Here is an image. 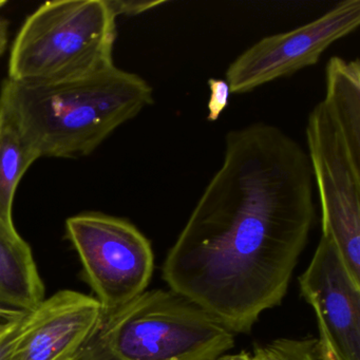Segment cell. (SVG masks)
<instances>
[{
	"label": "cell",
	"mask_w": 360,
	"mask_h": 360,
	"mask_svg": "<svg viewBox=\"0 0 360 360\" xmlns=\"http://www.w3.org/2000/svg\"><path fill=\"white\" fill-rule=\"evenodd\" d=\"M315 219L304 149L280 128L229 132L224 157L168 252L170 290L235 334L281 303Z\"/></svg>",
	"instance_id": "cell-1"
},
{
	"label": "cell",
	"mask_w": 360,
	"mask_h": 360,
	"mask_svg": "<svg viewBox=\"0 0 360 360\" xmlns=\"http://www.w3.org/2000/svg\"><path fill=\"white\" fill-rule=\"evenodd\" d=\"M153 103L151 86L115 65L81 79L46 85L7 79L0 90V106L39 158L89 155Z\"/></svg>",
	"instance_id": "cell-2"
},
{
	"label": "cell",
	"mask_w": 360,
	"mask_h": 360,
	"mask_svg": "<svg viewBox=\"0 0 360 360\" xmlns=\"http://www.w3.org/2000/svg\"><path fill=\"white\" fill-rule=\"evenodd\" d=\"M235 335L174 290H145L103 319L75 360H214Z\"/></svg>",
	"instance_id": "cell-3"
},
{
	"label": "cell",
	"mask_w": 360,
	"mask_h": 360,
	"mask_svg": "<svg viewBox=\"0 0 360 360\" xmlns=\"http://www.w3.org/2000/svg\"><path fill=\"white\" fill-rule=\"evenodd\" d=\"M117 18L106 0L43 4L20 28L8 79L46 85L81 79L115 66Z\"/></svg>",
	"instance_id": "cell-4"
},
{
	"label": "cell",
	"mask_w": 360,
	"mask_h": 360,
	"mask_svg": "<svg viewBox=\"0 0 360 360\" xmlns=\"http://www.w3.org/2000/svg\"><path fill=\"white\" fill-rule=\"evenodd\" d=\"M66 235L96 292L103 319L146 290L155 256L149 240L129 221L86 212L66 221Z\"/></svg>",
	"instance_id": "cell-5"
},
{
	"label": "cell",
	"mask_w": 360,
	"mask_h": 360,
	"mask_svg": "<svg viewBox=\"0 0 360 360\" xmlns=\"http://www.w3.org/2000/svg\"><path fill=\"white\" fill-rule=\"evenodd\" d=\"M305 134L319 193L322 236L330 238L360 284V157L351 150L323 102L309 113Z\"/></svg>",
	"instance_id": "cell-6"
},
{
	"label": "cell",
	"mask_w": 360,
	"mask_h": 360,
	"mask_svg": "<svg viewBox=\"0 0 360 360\" xmlns=\"http://www.w3.org/2000/svg\"><path fill=\"white\" fill-rule=\"evenodd\" d=\"M359 25L360 0H345L309 24L264 37L229 65L225 77L231 94H248L317 64L330 46Z\"/></svg>",
	"instance_id": "cell-7"
},
{
	"label": "cell",
	"mask_w": 360,
	"mask_h": 360,
	"mask_svg": "<svg viewBox=\"0 0 360 360\" xmlns=\"http://www.w3.org/2000/svg\"><path fill=\"white\" fill-rule=\"evenodd\" d=\"M299 285L317 318L319 340L334 360H360V284L334 243L321 236Z\"/></svg>",
	"instance_id": "cell-8"
},
{
	"label": "cell",
	"mask_w": 360,
	"mask_h": 360,
	"mask_svg": "<svg viewBox=\"0 0 360 360\" xmlns=\"http://www.w3.org/2000/svg\"><path fill=\"white\" fill-rule=\"evenodd\" d=\"M100 303L75 290H60L29 311L8 360H75L102 323Z\"/></svg>",
	"instance_id": "cell-9"
},
{
	"label": "cell",
	"mask_w": 360,
	"mask_h": 360,
	"mask_svg": "<svg viewBox=\"0 0 360 360\" xmlns=\"http://www.w3.org/2000/svg\"><path fill=\"white\" fill-rule=\"evenodd\" d=\"M45 300L32 250L14 225L0 220V305L30 311Z\"/></svg>",
	"instance_id": "cell-10"
},
{
	"label": "cell",
	"mask_w": 360,
	"mask_h": 360,
	"mask_svg": "<svg viewBox=\"0 0 360 360\" xmlns=\"http://www.w3.org/2000/svg\"><path fill=\"white\" fill-rule=\"evenodd\" d=\"M322 102L338 125L351 150L360 157V64L332 56L326 68Z\"/></svg>",
	"instance_id": "cell-11"
},
{
	"label": "cell",
	"mask_w": 360,
	"mask_h": 360,
	"mask_svg": "<svg viewBox=\"0 0 360 360\" xmlns=\"http://www.w3.org/2000/svg\"><path fill=\"white\" fill-rule=\"evenodd\" d=\"M41 159L4 107L0 106V220L13 223L16 189L29 168Z\"/></svg>",
	"instance_id": "cell-12"
},
{
	"label": "cell",
	"mask_w": 360,
	"mask_h": 360,
	"mask_svg": "<svg viewBox=\"0 0 360 360\" xmlns=\"http://www.w3.org/2000/svg\"><path fill=\"white\" fill-rule=\"evenodd\" d=\"M256 360H334L321 341L314 337L279 338L252 352Z\"/></svg>",
	"instance_id": "cell-13"
},
{
	"label": "cell",
	"mask_w": 360,
	"mask_h": 360,
	"mask_svg": "<svg viewBox=\"0 0 360 360\" xmlns=\"http://www.w3.org/2000/svg\"><path fill=\"white\" fill-rule=\"evenodd\" d=\"M208 86L210 96L207 104V120L210 122H216L220 117L221 113L229 106L231 89L224 79H210Z\"/></svg>",
	"instance_id": "cell-14"
},
{
	"label": "cell",
	"mask_w": 360,
	"mask_h": 360,
	"mask_svg": "<svg viewBox=\"0 0 360 360\" xmlns=\"http://www.w3.org/2000/svg\"><path fill=\"white\" fill-rule=\"evenodd\" d=\"M106 1L113 15L117 18L121 15H139L165 4V1H145V0H106Z\"/></svg>",
	"instance_id": "cell-15"
},
{
	"label": "cell",
	"mask_w": 360,
	"mask_h": 360,
	"mask_svg": "<svg viewBox=\"0 0 360 360\" xmlns=\"http://www.w3.org/2000/svg\"><path fill=\"white\" fill-rule=\"evenodd\" d=\"M27 311H18L11 307L0 305V326L20 319Z\"/></svg>",
	"instance_id": "cell-16"
},
{
	"label": "cell",
	"mask_w": 360,
	"mask_h": 360,
	"mask_svg": "<svg viewBox=\"0 0 360 360\" xmlns=\"http://www.w3.org/2000/svg\"><path fill=\"white\" fill-rule=\"evenodd\" d=\"M9 39V25L5 20H0V56L5 53Z\"/></svg>",
	"instance_id": "cell-17"
},
{
	"label": "cell",
	"mask_w": 360,
	"mask_h": 360,
	"mask_svg": "<svg viewBox=\"0 0 360 360\" xmlns=\"http://www.w3.org/2000/svg\"><path fill=\"white\" fill-rule=\"evenodd\" d=\"M214 360H255L254 356L250 352H240L235 354H223Z\"/></svg>",
	"instance_id": "cell-18"
},
{
	"label": "cell",
	"mask_w": 360,
	"mask_h": 360,
	"mask_svg": "<svg viewBox=\"0 0 360 360\" xmlns=\"http://www.w3.org/2000/svg\"><path fill=\"white\" fill-rule=\"evenodd\" d=\"M12 322H13V321H12ZM12 322H9V323H6V324H1V326H0V336H1V335L4 334V332H5V330H7L8 326H9L10 324L12 323Z\"/></svg>",
	"instance_id": "cell-19"
},
{
	"label": "cell",
	"mask_w": 360,
	"mask_h": 360,
	"mask_svg": "<svg viewBox=\"0 0 360 360\" xmlns=\"http://www.w3.org/2000/svg\"><path fill=\"white\" fill-rule=\"evenodd\" d=\"M6 4H7V1H6V0H0V8H3L4 6L6 5Z\"/></svg>",
	"instance_id": "cell-20"
},
{
	"label": "cell",
	"mask_w": 360,
	"mask_h": 360,
	"mask_svg": "<svg viewBox=\"0 0 360 360\" xmlns=\"http://www.w3.org/2000/svg\"><path fill=\"white\" fill-rule=\"evenodd\" d=\"M254 359H255V358H254ZM255 360H256V359H255Z\"/></svg>",
	"instance_id": "cell-21"
}]
</instances>
